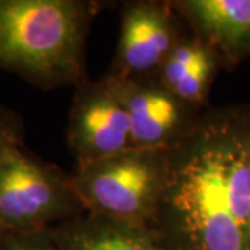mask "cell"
<instances>
[{
	"mask_svg": "<svg viewBox=\"0 0 250 250\" xmlns=\"http://www.w3.org/2000/svg\"><path fill=\"white\" fill-rule=\"evenodd\" d=\"M250 108L200 114L166 150L150 227L164 250H248Z\"/></svg>",
	"mask_w": 250,
	"mask_h": 250,
	"instance_id": "6da1fadb",
	"label": "cell"
},
{
	"mask_svg": "<svg viewBox=\"0 0 250 250\" xmlns=\"http://www.w3.org/2000/svg\"><path fill=\"white\" fill-rule=\"evenodd\" d=\"M96 1L0 0V70L41 89L88 81L85 43Z\"/></svg>",
	"mask_w": 250,
	"mask_h": 250,
	"instance_id": "7a4b0ae2",
	"label": "cell"
},
{
	"mask_svg": "<svg viewBox=\"0 0 250 250\" xmlns=\"http://www.w3.org/2000/svg\"><path fill=\"white\" fill-rule=\"evenodd\" d=\"M72 187L85 211L150 224L166 178V150L131 149L77 167Z\"/></svg>",
	"mask_w": 250,
	"mask_h": 250,
	"instance_id": "3957f363",
	"label": "cell"
},
{
	"mask_svg": "<svg viewBox=\"0 0 250 250\" xmlns=\"http://www.w3.org/2000/svg\"><path fill=\"white\" fill-rule=\"evenodd\" d=\"M85 213L72 177L13 146L0 157V225L7 232H38Z\"/></svg>",
	"mask_w": 250,
	"mask_h": 250,
	"instance_id": "277c9868",
	"label": "cell"
},
{
	"mask_svg": "<svg viewBox=\"0 0 250 250\" xmlns=\"http://www.w3.org/2000/svg\"><path fill=\"white\" fill-rule=\"evenodd\" d=\"M106 80L124 106L134 149L167 150L199 118L197 107L174 96L154 78L108 72Z\"/></svg>",
	"mask_w": 250,
	"mask_h": 250,
	"instance_id": "5b68a950",
	"label": "cell"
},
{
	"mask_svg": "<svg viewBox=\"0 0 250 250\" xmlns=\"http://www.w3.org/2000/svg\"><path fill=\"white\" fill-rule=\"evenodd\" d=\"M75 167L134 149L124 106L106 77L77 86L67 125Z\"/></svg>",
	"mask_w": 250,
	"mask_h": 250,
	"instance_id": "8992f818",
	"label": "cell"
},
{
	"mask_svg": "<svg viewBox=\"0 0 250 250\" xmlns=\"http://www.w3.org/2000/svg\"><path fill=\"white\" fill-rule=\"evenodd\" d=\"M175 17L168 3H126L121 14V32L111 74L123 77L156 74L181 41Z\"/></svg>",
	"mask_w": 250,
	"mask_h": 250,
	"instance_id": "52a82bcc",
	"label": "cell"
},
{
	"mask_svg": "<svg viewBox=\"0 0 250 250\" xmlns=\"http://www.w3.org/2000/svg\"><path fill=\"white\" fill-rule=\"evenodd\" d=\"M168 4L217 59L236 62L250 53V0H178Z\"/></svg>",
	"mask_w": 250,
	"mask_h": 250,
	"instance_id": "ba28073f",
	"label": "cell"
},
{
	"mask_svg": "<svg viewBox=\"0 0 250 250\" xmlns=\"http://www.w3.org/2000/svg\"><path fill=\"white\" fill-rule=\"evenodd\" d=\"M59 250H164L147 224L83 214L49 228Z\"/></svg>",
	"mask_w": 250,
	"mask_h": 250,
	"instance_id": "9c48e42d",
	"label": "cell"
},
{
	"mask_svg": "<svg viewBox=\"0 0 250 250\" xmlns=\"http://www.w3.org/2000/svg\"><path fill=\"white\" fill-rule=\"evenodd\" d=\"M207 46L200 42L197 38H181L177 46L168 54L166 62L154 74V80L160 83L163 88L171 92L177 86L179 81L184 78L197 59L202 56Z\"/></svg>",
	"mask_w": 250,
	"mask_h": 250,
	"instance_id": "30bf717a",
	"label": "cell"
},
{
	"mask_svg": "<svg viewBox=\"0 0 250 250\" xmlns=\"http://www.w3.org/2000/svg\"><path fill=\"white\" fill-rule=\"evenodd\" d=\"M217 60L218 59L213 50L206 47L193 67L184 75V78L171 90V93L188 104L199 107L207 96V90L215 72Z\"/></svg>",
	"mask_w": 250,
	"mask_h": 250,
	"instance_id": "8fae6325",
	"label": "cell"
},
{
	"mask_svg": "<svg viewBox=\"0 0 250 250\" xmlns=\"http://www.w3.org/2000/svg\"><path fill=\"white\" fill-rule=\"evenodd\" d=\"M1 250H59L49 229L38 232H7Z\"/></svg>",
	"mask_w": 250,
	"mask_h": 250,
	"instance_id": "7c38bea8",
	"label": "cell"
},
{
	"mask_svg": "<svg viewBox=\"0 0 250 250\" xmlns=\"http://www.w3.org/2000/svg\"><path fill=\"white\" fill-rule=\"evenodd\" d=\"M24 125L18 114L0 104V157L13 146L22 145Z\"/></svg>",
	"mask_w": 250,
	"mask_h": 250,
	"instance_id": "4fadbf2b",
	"label": "cell"
},
{
	"mask_svg": "<svg viewBox=\"0 0 250 250\" xmlns=\"http://www.w3.org/2000/svg\"><path fill=\"white\" fill-rule=\"evenodd\" d=\"M6 233H7V231L0 225V250H1V248H3V241H4V236H6Z\"/></svg>",
	"mask_w": 250,
	"mask_h": 250,
	"instance_id": "5bb4252c",
	"label": "cell"
},
{
	"mask_svg": "<svg viewBox=\"0 0 250 250\" xmlns=\"http://www.w3.org/2000/svg\"><path fill=\"white\" fill-rule=\"evenodd\" d=\"M246 242H248V250H250V223L248 227V235H246Z\"/></svg>",
	"mask_w": 250,
	"mask_h": 250,
	"instance_id": "9a60e30c",
	"label": "cell"
}]
</instances>
